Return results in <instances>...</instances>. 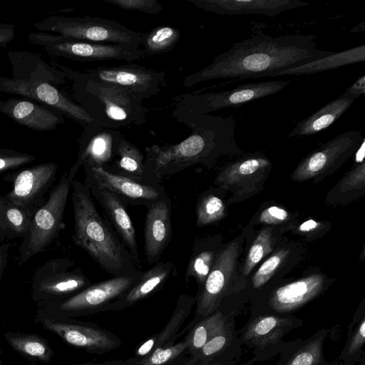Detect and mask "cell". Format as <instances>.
Returning a JSON list of instances; mask_svg holds the SVG:
<instances>
[{"mask_svg": "<svg viewBox=\"0 0 365 365\" xmlns=\"http://www.w3.org/2000/svg\"><path fill=\"white\" fill-rule=\"evenodd\" d=\"M239 360H231L228 361H218L208 364L207 365H237Z\"/></svg>", "mask_w": 365, "mask_h": 365, "instance_id": "cell-53", "label": "cell"}, {"mask_svg": "<svg viewBox=\"0 0 365 365\" xmlns=\"http://www.w3.org/2000/svg\"><path fill=\"white\" fill-rule=\"evenodd\" d=\"M331 283L326 275L317 273L289 283L264 287L251 295L250 314L293 315L322 294Z\"/></svg>", "mask_w": 365, "mask_h": 365, "instance_id": "cell-8", "label": "cell"}, {"mask_svg": "<svg viewBox=\"0 0 365 365\" xmlns=\"http://www.w3.org/2000/svg\"><path fill=\"white\" fill-rule=\"evenodd\" d=\"M195 7L218 15L260 14L274 18L288 10L309 6L299 0H187Z\"/></svg>", "mask_w": 365, "mask_h": 365, "instance_id": "cell-22", "label": "cell"}, {"mask_svg": "<svg viewBox=\"0 0 365 365\" xmlns=\"http://www.w3.org/2000/svg\"><path fill=\"white\" fill-rule=\"evenodd\" d=\"M173 116L190 128L191 133L176 144H154L146 148L144 182L162 184L167 176L202 164L211 168L225 155H240L243 150L235 138L233 116L202 114L176 104Z\"/></svg>", "mask_w": 365, "mask_h": 365, "instance_id": "cell-1", "label": "cell"}, {"mask_svg": "<svg viewBox=\"0 0 365 365\" xmlns=\"http://www.w3.org/2000/svg\"><path fill=\"white\" fill-rule=\"evenodd\" d=\"M31 216L26 210L0 195V242L27 235Z\"/></svg>", "mask_w": 365, "mask_h": 365, "instance_id": "cell-35", "label": "cell"}, {"mask_svg": "<svg viewBox=\"0 0 365 365\" xmlns=\"http://www.w3.org/2000/svg\"><path fill=\"white\" fill-rule=\"evenodd\" d=\"M289 255V249L282 248L277 250L261 264L251 279L250 287L251 295L266 286Z\"/></svg>", "mask_w": 365, "mask_h": 365, "instance_id": "cell-43", "label": "cell"}, {"mask_svg": "<svg viewBox=\"0 0 365 365\" xmlns=\"http://www.w3.org/2000/svg\"><path fill=\"white\" fill-rule=\"evenodd\" d=\"M0 113L19 125L36 131H52L65 123L61 112L51 111L26 99L0 100Z\"/></svg>", "mask_w": 365, "mask_h": 365, "instance_id": "cell-25", "label": "cell"}, {"mask_svg": "<svg viewBox=\"0 0 365 365\" xmlns=\"http://www.w3.org/2000/svg\"><path fill=\"white\" fill-rule=\"evenodd\" d=\"M141 274L133 277H113L91 284L69 298L38 302V309L51 315L63 316L104 307L128 292L138 281Z\"/></svg>", "mask_w": 365, "mask_h": 365, "instance_id": "cell-14", "label": "cell"}, {"mask_svg": "<svg viewBox=\"0 0 365 365\" xmlns=\"http://www.w3.org/2000/svg\"><path fill=\"white\" fill-rule=\"evenodd\" d=\"M0 365H3L2 360L0 359Z\"/></svg>", "mask_w": 365, "mask_h": 365, "instance_id": "cell-55", "label": "cell"}, {"mask_svg": "<svg viewBox=\"0 0 365 365\" xmlns=\"http://www.w3.org/2000/svg\"><path fill=\"white\" fill-rule=\"evenodd\" d=\"M36 157L9 148H0V173L33 162Z\"/></svg>", "mask_w": 365, "mask_h": 365, "instance_id": "cell-46", "label": "cell"}, {"mask_svg": "<svg viewBox=\"0 0 365 365\" xmlns=\"http://www.w3.org/2000/svg\"><path fill=\"white\" fill-rule=\"evenodd\" d=\"M45 329L58 335L66 342L88 351H106L117 346L116 341L102 330L65 322L38 309L36 318Z\"/></svg>", "mask_w": 365, "mask_h": 365, "instance_id": "cell-23", "label": "cell"}, {"mask_svg": "<svg viewBox=\"0 0 365 365\" xmlns=\"http://www.w3.org/2000/svg\"><path fill=\"white\" fill-rule=\"evenodd\" d=\"M235 314H228L221 310H217L212 314L203 317L194 324L186 339L188 341V349L194 355L214 336Z\"/></svg>", "mask_w": 365, "mask_h": 365, "instance_id": "cell-37", "label": "cell"}, {"mask_svg": "<svg viewBox=\"0 0 365 365\" xmlns=\"http://www.w3.org/2000/svg\"><path fill=\"white\" fill-rule=\"evenodd\" d=\"M290 213L285 209L272 205L263 210L258 217L259 223L270 226L282 225L289 220Z\"/></svg>", "mask_w": 365, "mask_h": 365, "instance_id": "cell-47", "label": "cell"}, {"mask_svg": "<svg viewBox=\"0 0 365 365\" xmlns=\"http://www.w3.org/2000/svg\"><path fill=\"white\" fill-rule=\"evenodd\" d=\"M11 245L10 242L0 245V282L7 265L9 252L11 248Z\"/></svg>", "mask_w": 365, "mask_h": 365, "instance_id": "cell-51", "label": "cell"}, {"mask_svg": "<svg viewBox=\"0 0 365 365\" xmlns=\"http://www.w3.org/2000/svg\"><path fill=\"white\" fill-rule=\"evenodd\" d=\"M277 242V235L273 226L262 230L252 242L242 267V276L245 279L253 268L266 255L271 253Z\"/></svg>", "mask_w": 365, "mask_h": 365, "instance_id": "cell-39", "label": "cell"}, {"mask_svg": "<svg viewBox=\"0 0 365 365\" xmlns=\"http://www.w3.org/2000/svg\"><path fill=\"white\" fill-rule=\"evenodd\" d=\"M365 93V76H359L341 95L343 97L354 101Z\"/></svg>", "mask_w": 365, "mask_h": 365, "instance_id": "cell-49", "label": "cell"}, {"mask_svg": "<svg viewBox=\"0 0 365 365\" xmlns=\"http://www.w3.org/2000/svg\"><path fill=\"white\" fill-rule=\"evenodd\" d=\"M365 299L355 311L348 327L347 338L340 354L329 365H365Z\"/></svg>", "mask_w": 365, "mask_h": 365, "instance_id": "cell-32", "label": "cell"}, {"mask_svg": "<svg viewBox=\"0 0 365 365\" xmlns=\"http://www.w3.org/2000/svg\"><path fill=\"white\" fill-rule=\"evenodd\" d=\"M156 336H153L142 344L136 350V356H145L150 354L155 349Z\"/></svg>", "mask_w": 365, "mask_h": 365, "instance_id": "cell-52", "label": "cell"}, {"mask_svg": "<svg viewBox=\"0 0 365 365\" xmlns=\"http://www.w3.org/2000/svg\"><path fill=\"white\" fill-rule=\"evenodd\" d=\"M83 73L89 78L125 88L142 101L161 91L166 74L135 63L99 66Z\"/></svg>", "mask_w": 365, "mask_h": 365, "instance_id": "cell-18", "label": "cell"}, {"mask_svg": "<svg viewBox=\"0 0 365 365\" xmlns=\"http://www.w3.org/2000/svg\"><path fill=\"white\" fill-rule=\"evenodd\" d=\"M29 40L42 46L51 56L83 62L123 61L131 63L145 58L143 50L125 44L92 43L46 32L30 33Z\"/></svg>", "mask_w": 365, "mask_h": 365, "instance_id": "cell-9", "label": "cell"}, {"mask_svg": "<svg viewBox=\"0 0 365 365\" xmlns=\"http://www.w3.org/2000/svg\"><path fill=\"white\" fill-rule=\"evenodd\" d=\"M365 61V45L357 46L309 62L268 74V77L281 76L314 74L340 67L364 62Z\"/></svg>", "mask_w": 365, "mask_h": 365, "instance_id": "cell-30", "label": "cell"}, {"mask_svg": "<svg viewBox=\"0 0 365 365\" xmlns=\"http://www.w3.org/2000/svg\"><path fill=\"white\" fill-rule=\"evenodd\" d=\"M326 225L324 222L309 219L301 223L295 230L296 233L302 237L314 238L319 237L320 233L324 231Z\"/></svg>", "mask_w": 365, "mask_h": 365, "instance_id": "cell-48", "label": "cell"}, {"mask_svg": "<svg viewBox=\"0 0 365 365\" xmlns=\"http://www.w3.org/2000/svg\"><path fill=\"white\" fill-rule=\"evenodd\" d=\"M93 198L101 206L106 220L141 269L134 225L124 204L115 195L96 185L88 187Z\"/></svg>", "mask_w": 365, "mask_h": 365, "instance_id": "cell-24", "label": "cell"}, {"mask_svg": "<svg viewBox=\"0 0 365 365\" xmlns=\"http://www.w3.org/2000/svg\"><path fill=\"white\" fill-rule=\"evenodd\" d=\"M226 214V206L215 192L207 190L198 199L196 205V225L202 227L221 220Z\"/></svg>", "mask_w": 365, "mask_h": 365, "instance_id": "cell-40", "label": "cell"}, {"mask_svg": "<svg viewBox=\"0 0 365 365\" xmlns=\"http://www.w3.org/2000/svg\"><path fill=\"white\" fill-rule=\"evenodd\" d=\"M0 92L19 95L24 99L46 104L82 125L95 122L83 108L48 83L0 76Z\"/></svg>", "mask_w": 365, "mask_h": 365, "instance_id": "cell-19", "label": "cell"}, {"mask_svg": "<svg viewBox=\"0 0 365 365\" xmlns=\"http://www.w3.org/2000/svg\"><path fill=\"white\" fill-rule=\"evenodd\" d=\"M365 163L355 165L327 195L331 202H343L354 192L364 191Z\"/></svg>", "mask_w": 365, "mask_h": 365, "instance_id": "cell-41", "label": "cell"}, {"mask_svg": "<svg viewBox=\"0 0 365 365\" xmlns=\"http://www.w3.org/2000/svg\"><path fill=\"white\" fill-rule=\"evenodd\" d=\"M180 30L174 26H158L147 33L142 34L140 46L145 58L167 53L173 50L180 41Z\"/></svg>", "mask_w": 365, "mask_h": 365, "instance_id": "cell-38", "label": "cell"}, {"mask_svg": "<svg viewBox=\"0 0 365 365\" xmlns=\"http://www.w3.org/2000/svg\"><path fill=\"white\" fill-rule=\"evenodd\" d=\"M57 170V164L48 162L5 175L3 180L13 185L6 199L24 208L31 217L46 202Z\"/></svg>", "mask_w": 365, "mask_h": 365, "instance_id": "cell-16", "label": "cell"}, {"mask_svg": "<svg viewBox=\"0 0 365 365\" xmlns=\"http://www.w3.org/2000/svg\"><path fill=\"white\" fill-rule=\"evenodd\" d=\"M109 172L144 182V156L138 147L120 133L116 140L114 158L104 168Z\"/></svg>", "mask_w": 365, "mask_h": 365, "instance_id": "cell-34", "label": "cell"}, {"mask_svg": "<svg viewBox=\"0 0 365 365\" xmlns=\"http://www.w3.org/2000/svg\"><path fill=\"white\" fill-rule=\"evenodd\" d=\"M353 103L354 101L347 99L341 95L298 122L287 137L309 136L322 132L337 120Z\"/></svg>", "mask_w": 365, "mask_h": 365, "instance_id": "cell-31", "label": "cell"}, {"mask_svg": "<svg viewBox=\"0 0 365 365\" xmlns=\"http://www.w3.org/2000/svg\"><path fill=\"white\" fill-rule=\"evenodd\" d=\"M328 332L323 328L305 339L287 341L274 365H329L323 352Z\"/></svg>", "mask_w": 365, "mask_h": 365, "instance_id": "cell-28", "label": "cell"}, {"mask_svg": "<svg viewBox=\"0 0 365 365\" xmlns=\"http://www.w3.org/2000/svg\"><path fill=\"white\" fill-rule=\"evenodd\" d=\"M74 243L114 277L140 275L126 247L98 212L90 189L76 179L71 182Z\"/></svg>", "mask_w": 365, "mask_h": 365, "instance_id": "cell-3", "label": "cell"}, {"mask_svg": "<svg viewBox=\"0 0 365 365\" xmlns=\"http://www.w3.org/2000/svg\"><path fill=\"white\" fill-rule=\"evenodd\" d=\"M142 273L138 281L123 295L109 304L110 307L123 309L134 304L160 289L175 272L172 262H158Z\"/></svg>", "mask_w": 365, "mask_h": 365, "instance_id": "cell-29", "label": "cell"}, {"mask_svg": "<svg viewBox=\"0 0 365 365\" xmlns=\"http://www.w3.org/2000/svg\"><path fill=\"white\" fill-rule=\"evenodd\" d=\"M289 83L290 81L286 80L250 83L225 91L185 94L180 96L177 103L191 110L208 114L274 94L283 90Z\"/></svg>", "mask_w": 365, "mask_h": 365, "instance_id": "cell-15", "label": "cell"}, {"mask_svg": "<svg viewBox=\"0 0 365 365\" xmlns=\"http://www.w3.org/2000/svg\"><path fill=\"white\" fill-rule=\"evenodd\" d=\"M220 237L212 236L196 240L189 259L185 273V280L190 277L196 280L201 289L214 264L217 255L222 248Z\"/></svg>", "mask_w": 365, "mask_h": 365, "instance_id": "cell-33", "label": "cell"}, {"mask_svg": "<svg viewBox=\"0 0 365 365\" xmlns=\"http://www.w3.org/2000/svg\"><path fill=\"white\" fill-rule=\"evenodd\" d=\"M364 138L357 130L344 132L309 153L291 175L296 182L319 181L341 168L356 152Z\"/></svg>", "mask_w": 365, "mask_h": 365, "instance_id": "cell-12", "label": "cell"}, {"mask_svg": "<svg viewBox=\"0 0 365 365\" xmlns=\"http://www.w3.org/2000/svg\"><path fill=\"white\" fill-rule=\"evenodd\" d=\"M196 300V298L189 295H181L179 297L175 309L169 322L160 333L155 335V349L158 347L171 345L176 332L189 314L191 307Z\"/></svg>", "mask_w": 365, "mask_h": 365, "instance_id": "cell-42", "label": "cell"}, {"mask_svg": "<svg viewBox=\"0 0 365 365\" xmlns=\"http://www.w3.org/2000/svg\"><path fill=\"white\" fill-rule=\"evenodd\" d=\"M120 134L119 130L103 128L96 122L86 125L79 143L77 159L67 172L68 179L72 182L81 166L107 168L114 158Z\"/></svg>", "mask_w": 365, "mask_h": 365, "instance_id": "cell-20", "label": "cell"}, {"mask_svg": "<svg viewBox=\"0 0 365 365\" xmlns=\"http://www.w3.org/2000/svg\"><path fill=\"white\" fill-rule=\"evenodd\" d=\"M313 34H259L235 43L229 50L215 57L206 67L184 78L190 88L216 79L242 80L266 77L270 73L303 64L331 55L334 51L316 48Z\"/></svg>", "mask_w": 365, "mask_h": 365, "instance_id": "cell-2", "label": "cell"}, {"mask_svg": "<svg viewBox=\"0 0 365 365\" xmlns=\"http://www.w3.org/2000/svg\"><path fill=\"white\" fill-rule=\"evenodd\" d=\"M235 318L230 317L185 365H207L213 362L240 360L242 346L236 329Z\"/></svg>", "mask_w": 365, "mask_h": 365, "instance_id": "cell-26", "label": "cell"}, {"mask_svg": "<svg viewBox=\"0 0 365 365\" xmlns=\"http://www.w3.org/2000/svg\"><path fill=\"white\" fill-rule=\"evenodd\" d=\"M189 344L187 339L173 345L158 347L138 363V365H165L174 360Z\"/></svg>", "mask_w": 365, "mask_h": 365, "instance_id": "cell-44", "label": "cell"}, {"mask_svg": "<svg viewBox=\"0 0 365 365\" xmlns=\"http://www.w3.org/2000/svg\"><path fill=\"white\" fill-rule=\"evenodd\" d=\"M91 284L75 262L68 258L51 259L35 271L31 282L32 299L41 302L69 298Z\"/></svg>", "mask_w": 365, "mask_h": 365, "instance_id": "cell-11", "label": "cell"}, {"mask_svg": "<svg viewBox=\"0 0 365 365\" xmlns=\"http://www.w3.org/2000/svg\"><path fill=\"white\" fill-rule=\"evenodd\" d=\"M304 324L303 319L294 315H250L247 322L237 331L238 336L242 346L252 349L255 361L262 362L279 355L287 342L283 338Z\"/></svg>", "mask_w": 365, "mask_h": 365, "instance_id": "cell-10", "label": "cell"}, {"mask_svg": "<svg viewBox=\"0 0 365 365\" xmlns=\"http://www.w3.org/2000/svg\"><path fill=\"white\" fill-rule=\"evenodd\" d=\"M52 64L74 82L73 89L79 106L102 127L115 130L146 122L148 110L143 101L128 89L89 78L58 63Z\"/></svg>", "mask_w": 365, "mask_h": 365, "instance_id": "cell-4", "label": "cell"}, {"mask_svg": "<svg viewBox=\"0 0 365 365\" xmlns=\"http://www.w3.org/2000/svg\"><path fill=\"white\" fill-rule=\"evenodd\" d=\"M7 56L14 79L52 85H61L66 82V76L61 70L50 66L35 53L27 51H9Z\"/></svg>", "mask_w": 365, "mask_h": 365, "instance_id": "cell-27", "label": "cell"}, {"mask_svg": "<svg viewBox=\"0 0 365 365\" xmlns=\"http://www.w3.org/2000/svg\"><path fill=\"white\" fill-rule=\"evenodd\" d=\"M256 361H255V359L253 358L247 360V361H245L243 362L242 364H240V365H254V364L255 363Z\"/></svg>", "mask_w": 365, "mask_h": 365, "instance_id": "cell-54", "label": "cell"}, {"mask_svg": "<svg viewBox=\"0 0 365 365\" xmlns=\"http://www.w3.org/2000/svg\"><path fill=\"white\" fill-rule=\"evenodd\" d=\"M121 9L137 11L148 14H157L163 9V6L157 0H103Z\"/></svg>", "mask_w": 365, "mask_h": 365, "instance_id": "cell-45", "label": "cell"}, {"mask_svg": "<svg viewBox=\"0 0 365 365\" xmlns=\"http://www.w3.org/2000/svg\"><path fill=\"white\" fill-rule=\"evenodd\" d=\"M236 160L226 164L215 178L220 189L231 191L232 203L242 201L260 191L268 177L271 161L262 153H242Z\"/></svg>", "mask_w": 365, "mask_h": 365, "instance_id": "cell-13", "label": "cell"}, {"mask_svg": "<svg viewBox=\"0 0 365 365\" xmlns=\"http://www.w3.org/2000/svg\"><path fill=\"white\" fill-rule=\"evenodd\" d=\"M83 184L96 185L115 195L126 205H143L147 208L167 193L162 184L149 185L112 173L103 167L85 166Z\"/></svg>", "mask_w": 365, "mask_h": 365, "instance_id": "cell-17", "label": "cell"}, {"mask_svg": "<svg viewBox=\"0 0 365 365\" xmlns=\"http://www.w3.org/2000/svg\"><path fill=\"white\" fill-rule=\"evenodd\" d=\"M15 26L6 23H0V46L11 42L15 37Z\"/></svg>", "mask_w": 365, "mask_h": 365, "instance_id": "cell-50", "label": "cell"}, {"mask_svg": "<svg viewBox=\"0 0 365 365\" xmlns=\"http://www.w3.org/2000/svg\"><path fill=\"white\" fill-rule=\"evenodd\" d=\"M41 31L79 41L140 47L142 34L122 24L97 16H51L34 24Z\"/></svg>", "mask_w": 365, "mask_h": 365, "instance_id": "cell-6", "label": "cell"}, {"mask_svg": "<svg viewBox=\"0 0 365 365\" xmlns=\"http://www.w3.org/2000/svg\"><path fill=\"white\" fill-rule=\"evenodd\" d=\"M71 187V181L66 172L50 191L45 204L34 212L19 247V264L45 250L64 230V211Z\"/></svg>", "mask_w": 365, "mask_h": 365, "instance_id": "cell-7", "label": "cell"}, {"mask_svg": "<svg viewBox=\"0 0 365 365\" xmlns=\"http://www.w3.org/2000/svg\"><path fill=\"white\" fill-rule=\"evenodd\" d=\"M171 201L167 195L147 209L144 227V255L149 264L158 262L172 235Z\"/></svg>", "mask_w": 365, "mask_h": 365, "instance_id": "cell-21", "label": "cell"}, {"mask_svg": "<svg viewBox=\"0 0 365 365\" xmlns=\"http://www.w3.org/2000/svg\"><path fill=\"white\" fill-rule=\"evenodd\" d=\"M4 336L10 346L21 355L44 363L51 361L54 352L48 341L41 336L6 331Z\"/></svg>", "mask_w": 365, "mask_h": 365, "instance_id": "cell-36", "label": "cell"}, {"mask_svg": "<svg viewBox=\"0 0 365 365\" xmlns=\"http://www.w3.org/2000/svg\"><path fill=\"white\" fill-rule=\"evenodd\" d=\"M242 250L237 240L219 251L205 284L199 290L195 320L217 310L237 316L251 293L242 276L237 274L238 257Z\"/></svg>", "mask_w": 365, "mask_h": 365, "instance_id": "cell-5", "label": "cell"}]
</instances>
